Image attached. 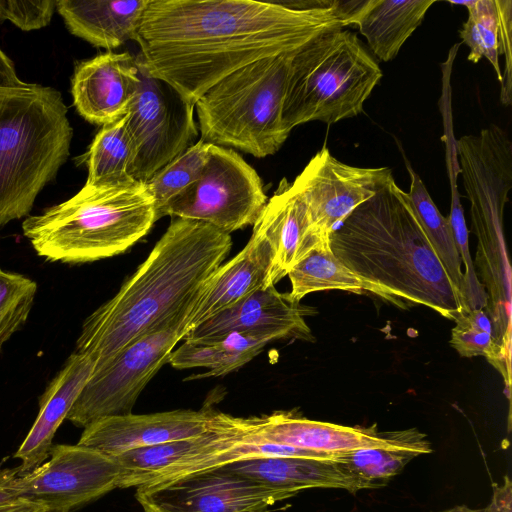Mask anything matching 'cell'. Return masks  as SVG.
<instances>
[{
  "label": "cell",
  "mask_w": 512,
  "mask_h": 512,
  "mask_svg": "<svg viewBox=\"0 0 512 512\" xmlns=\"http://www.w3.org/2000/svg\"><path fill=\"white\" fill-rule=\"evenodd\" d=\"M138 69L140 85L126 114V124L135 149L130 175L135 181L146 183L196 143L198 130L195 105L166 82L149 76L139 65Z\"/></svg>",
  "instance_id": "11"
},
{
  "label": "cell",
  "mask_w": 512,
  "mask_h": 512,
  "mask_svg": "<svg viewBox=\"0 0 512 512\" xmlns=\"http://www.w3.org/2000/svg\"><path fill=\"white\" fill-rule=\"evenodd\" d=\"M27 83L20 80L11 59L0 49V88L24 87Z\"/></svg>",
  "instance_id": "37"
},
{
  "label": "cell",
  "mask_w": 512,
  "mask_h": 512,
  "mask_svg": "<svg viewBox=\"0 0 512 512\" xmlns=\"http://www.w3.org/2000/svg\"><path fill=\"white\" fill-rule=\"evenodd\" d=\"M245 420L249 436L257 441L336 456L366 447H408L423 455L433 451L426 435L416 428L382 432L376 424L344 426L310 420L296 411H275Z\"/></svg>",
  "instance_id": "13"
},
{
  "label": "cell",
  "mask_w": 512,
  "mask_h": 512,
  "mask_svg": "<svg viewBox=\"0 0 512 512\" xmlns=\"http://www.w3.org/2000/svg\"><path fill=\"white\" fill-rule=\"evenodd\" d=\"M420 455H423L420 451L408 447H366L342 453L336 461L344 463L371 489H377Z\"/></svg>",
  "instance_id": "32"
},
{
  "label": "cell",
  "mask_w": 512,
  "mask_h": 512,
  "mask_svg": "<svg viewBox=\"0 0 512 512\" xmlns=\"http://www.w3.org/2000/svg\"><path fill=\"white\" fill-rule=\"evenodd\" d=\"M394 180L388 167L350 166L321 148L291 183L304 201L313 227L326 240L360 204Z\"/></svg>",
  "instance_id": "14"
},
{
  "label": "cell",
  "mask_w": 512,
  "mask_h": 512,
  "mask_svg": "<svg viewBox=\"0 0 512 512\" xmlns=\"http://www.w3.org/2000/svg\"><path fill=\"white\" fill-rule=\"evenodd\" d=\"M135 149L129 135L126 114L105 124L96 134L86 154L88 177L86 185H119L135 181L131 167Z\"/></svg>",
  "instance_id": "28"
},
{
  "label": "cell",
  "mask_w": 512,
  "mask_h": 512,
  "mask_svg": "<svg viewBox=\"0 0 512 512\" xmlns=\"http://www.w3.org/2000/svg\"><path fill=\"white\" fill-rule=\"evenodd\" d=\"M292 52L250 63L207 90L195 103L200 140L257 158L275 154L290 134L282 106Z\"/></svg>",
  "instance_id": "7"
},
{
  "label": "cell",
  "mask_w": 512,
  "mask_h": 512,
  "mask_svg": "<svg viewBox=\"0 0 512 512\" xmlns=\"http://www.w3.org/2000/svg\"><path fill=\"white\" fill-rule=\"evenodd\" d=\"M244 433V417L215 411L210 428L198 437L137 448L114 457L120 467L118 488L144 485L167 468L233 445Z\"/></svg>",
  "instance_id": "19"
},
{
  "label": "cell",
  "mask_w": 512,
  "mask_h": 512,
  "mask_svg": "<svg viewBox=\"0 0 512 512\" xmlns=\"http://www.w3.org/2000/svg\"><path fill=\"white\" fill-rule=\"evenodd\" d=\"M494 211H504V210H494ZM470 212H490V211H470Z\"/></svg>",
  "instance_id": "43"
},
{
  "label": "cell",
  "mask_w": 512,
  "mask_h": 512,
  "mask_svg": "<svg viewBox=\"0 0 512 512\" xmlns=\"http://www.w3.org/2000/svg\"><path fill=\"white\" fill-rule=\"evenodd\" d=\"M436 0H365L353 25L365 37L372 52L391 61L422 23Z\"/></svg>",
  "instance_id": "24"
},
{
  "label": "cell",
  "mask_w": 512,
  "mask_h": 512,
  "mask_svg": "<svg viewBox=\"0 0 512 512\" xmlns=\"http://www.w3.org/2000/svg\"><path fill=\"white\" fill-rule=\"evenodd\" d=\"M450 345L463 357L484 356L503 376L510 387L511 368L496 343L493 326L485 309L462 312L455 320Z\"/></svg>",
  "instance_id": "30"
},
{
  "label": "cell",
  "mask_w": 512,
  "mask_h": 512,
  "mask_svg": "<svg viewBox=\"0 0 512 512\" xmlns=\"http://www.w3.org/2000/svg\"><path fill=\"white\" fill-rule=\"evenodd\" d=\"M477 512H502V511L500 509V506H499L497 500L495 499L494 496H492L489 504L482 509H478Z\"/></svg>",
  "instance_id": "40"
},
{
  "label": "cell",
  "mask_w": 512,
  "mask_h": 512,
  "mask_svg": "<svg viewBox=\"0 0 512 512\" xmlns=\"http://www.w3.org/2000/svg\"><path fill=\"white\" fill-rule=\"evenodd\" d=\"M231 247L230 234L174 217L119 291L85 319L74 352L91 358L95 367L113 358L181 311Z\"/></svg>",
  "instance_id": "2"
},
{
  "label": "cell",
  "mask_w": 512,
  "mask_h": 512,
  "mask_svg": "<svg viewBox=\"0 0 512 512\" xmlns=\"http://www.w3.org/2000/svg\"><path fill=\"white\" fill-rule=\"evenodd\" d=\"M18 500L19 499H17L13 494L0 488V506L9 504V503H13Z\"/></svg>",
  "instance_id": "39"
},
{
  "label": "cell",
  "mask_w": 512,
  "mask_h": 512,
  "mask_svg": "<svg viewBox=\"0 0 512 512\" xmlns=\"http://www.w3.org/2000/svg\"><path fill=\"white\" fill-rule=\"evenodd\" d=\"M72 133L59 91L0 88V228L29 214L65 163Z\"/></svg>",
  "instance_id": "5"
},
{
  "label": "cell",
  "mask_w": 512,
  "mask_h": 512,
  "mask_svg": "<svg viewBox=\"0 0 512 512\" xmlns=\"http://www.w3.org/2000/svg\"><path fill=\"white\" fill-rule=\"evenodd\" d=\"M119 475L112 457L79 444H56L29 472L0 468V488L46 511L69 512L118 488Z\"/></svg>",
  "instance_id": "9"
},
{
  "label": "cell",
  "mask_w": 512,
  "mask_h": 512,
  "mask_svg": "<svg viewBox=\"0 0 512 512\" xmlns=\"http://www.w3.org/2000/svg\"><path fill=\"white\" fill-rule=\"evenodd\" d=\"M269 342L265 337L240 333L213 341H184L172 351L168 364L176 369L207 368L200 377L223 376L247 364Z\"/></svg>",
  "instance_id": "25"
},
{
  "label": "cell",
  "mask_w": 512,
  "mask_h": 512,
  "mask_svg": "<svg viewBox=\"0 0 512 512\" xmlns=\"http://www.w3.org/2000/svg\"><path fill=\"white\" fill-rule=\"evenodd\" d=\"M498 25L500 55L505 56V67L502 72L500 99L503 105L511 104L512 93V1L495 0Z\"/></svg>",
  "instance_id": "36"
},
{
  "label": "cell",
  "mask_w": 512,
  "mask_h": 512,
  "mask_svg": "<svg viewBox=\"0 0 512 512\" xmlns=\"http://www.w3.org/2000/svg\"><path fill=\"white\" fill-rule=\"evenodd\" d=\"M214 412L203 407L108 416L86 426L77 444L114 458L129 450L198 437L210 428Z\"/></svg>",
  "instance_id": "16"
},
{
  "label": "cell",
  "mask_w": 512,
  "mask_h": 512,
  "mask_svg": "<svg viewBox=\"0 0 512 512\" xmlns=\"http://www.w3.org/2000/svg\"><path fill=\"white\" fill-rule=\"evenodd\" d=\"M449 178L451 184V209L447 217L452 229L455 244L461 262L464 263L465 272L463 273V307L464 312L473 309H485L487 295L481 282L479 281L474 268V262L469 252L468 229L464 217L463 208L460 202V195L457 188L456 169L449 165Z\"/></svg>",
  "instance_id": "34"
},
{
  "label": "cell",
  "mask_w": 512,
  "mask_h": 512,
  "mask_svg": "<svg viewBox=\"0 0 512 512\" xmlns=\"http://www.w3.org/2000/svg\"><path fill=\"white\" fill-rule=\"evenodd\" d=\"M188 304L156 329L95 367L67 420L85 428L92 422L132 413L137 398L187 333Z\"/></svg>",
  "instance_id": "8"
},
{
  "label": "cell",
  "mask_w": 512,
  "mask_h": 512,
  "mask_svg": "<svg viewBox=\"0 0 512 512\" xmlns=\"http://www.w3.org/2000/svg\"><path fill=\"white\" fill-rule=\"evenodd\" d=\"M253 231L265 238L272 252L268 286L287 276L318 244L329 241L316 232L304 201L286 179L268 199Z\"/></svg>",
  "instance_id": "20"
},
{
  "label": "cell",
  "mask_w": 512,
  "mask_h": 512,
  "mask_svg": "<svg viewBox=\"0 0 512 512\" xmlns=\"http://www.w3.org/2000/svg\"><path fill=\"white\" fill-rule=\"evenodd\" d=\"M94 367L91 358L74 352L51 380L40 397L36 420L14 454V458L20 461L15 468L18 472H29L49 457L54 435L67 418Z\"/></svg>",
  "instance_id": "21"
},
{
  "label": "cell",
  "mask_w": 512,
  "mask_h": 512,
  "mask_svg": "<svg viewBox=\"0 0 512 512\" xmlns=\"http://www.w3.org/2000/svg\"><path fill=\"white\" fill-rule=\"evenodd\" d=\"M287 276L291 282L288 294L295 302H300L307 294L332 289L356 294L370 292L384 299L378 288L364 281L334 255L329 241L309 251L291 268Z\"/></svg>",
  "instance_id": "26"
},
{
  "label": "cell",
  "mask_w": 512,
  "mask_h": 512,
  "mask_svg": "<svg viewBox=\"0 0 512 512\" xmlns=\"http://www.w3.org/2000/svg\"><path fill=\"white\" fill-rule=\"evenodd\" d=\"M45 512H50V511H45Z\"/></svg>",
  "instance_id": "44"
},
{
  "label": "cell",
  "mask_w": 512,
  "mask_h": 512,
  "mask_svg": "<svg viewBox=\"0 0 512 512\" xmlns=\"http://www.w3.org/2000/svg\"><path fill=\"white\" fill-rule=\"evenodd\" d=\"M312 307L293 301L288 293H280L275 285L261 288L234 306L191 329L184 341H213L230 333L268 338L311 341L312 333L305 316Z\"/></svg>",
  "instance_id": "15"
},
{
  "label": "cell",
  "mask_w": 512,
  "mask_h": 512,
  "mask_svg": "<svg viewBox=\"0 0 512 512\" xmlns=\"http://www.w3.org/2000/svg\"><path fill=\"white\" fill-rule=\"evenodd\" d=\"M144 512H268L293 497L222 467L137 487Z\"/></svg>",
  "instance_id": "12"
},
{
  "label": "cell",
  "mask_w": 512,
  "mask_h": 512,
  "mask_svg": "<svg viewBox=\"0 0 512 512\" xmlns=\"http://www.w3.org/2000/svg\"><path fill=\"white\" fill-rule=\"evenodd\" d=\"M157 221L145 183L84 187L22 223L36 253L51 262H93L127 251Z\"/></svg>",
  "instance_id": "4"
},
{
  "label": "cell",
  "mask_w": 512,
  "mask_h": 512,
  "mask_svg": "<svg viewBox=\"0 0 512 512\" xmlns=\"http://www.w3.org/2000/svg\"><path fill=\"white\" fill-rule=\"evenodd\" d=\"M405 164L410 176V189L409 192H406L407 197L435 254L455 287L463 307L462 262L449 220L440 213L423 181L406 158Z\"/></svg>",
  "instance_id": "27"
},
{
  "label": "cell",
  "mask_w": 512,
  "mask_h": 512,
  "mask_svg": "<svg viewBox=\"0 0 512 512\" xmlns=\"http://www.w3.org/2000/svg\"><path fill=\"white\" fill-rule=\"evenodd\" d=\"M46 510L36 504L18 500L13 503L0 506V512H45Z\"/></svg>",
  "instance_id": "38"
},
{
  "label": "cell",
  "mask_w": 512,
  "mask_h": 512,
  "mask_svg": "<svg viewBox=\"0 0 512 512\" xmlns=\"http://www.w3.org/2000/svg\"><path fill=\"white\" fill-rule=\"evenodd\" d=\"M334 255L384 299L421 304L455 320L459 295L432 248L406 192L392 180L330 234Z\"/></svg>",
  "instance_id": "3"
},
{
  "label": "cell",
  "mask_w": 512,
  "mask_h": 512,
  "mask_svg": "<svg viewBox=\"0 0 512 512\" xmlns=\"http://www.w3.org/2000/svg\"><path fill=\"white\" fill-rule=\"evenodd\" d=\"M36 291L32 279L0 268V349L27 321Z\"/></svg>",
  "instance_id": "33"
},
{
  "label": "cell",
  "mask_w": 512,
  "mask_h": 512,
  "mask_svg": "<svg viewBox=\"0 0 512 512\" xmlns=\"http://www.w3.org/2000/svg\"><path fill=\"white\" fill-rule=\"evenodd\" d=\"M382 70L357 35L344 29L323 33L291 55L282 106V123L328 125L363 112Z\"/></svg>",
  "instance_id": "6"
},
{
  "label": "cell",
  "mask_w": 512,
  "mask_h": 512,
  "mask_svg": "<svg viewBox=\"0 0 512 512\" xmlns=\"http://www.w3.org/2000/svg\"><path fill=\"white\" fill-rule=\"evenodd\" d=\"M478 509H472L467 505H457L452 508L440 511V512H477Z\"/></svg>",
  "instance_id": "41"
},
{
  "label": "cell",
  "mask_w": 512,
  "mask_h": 512,
  "mask_svg": "<svg viewBox=\"0 0 512 512\" xmlns=\"http://www.w3.org/2000/svg\"><path fill=\"white\" fill-rule=\"evenodd\" d=\"M465 6L468 19L463 23L459 35L469 47L468 60L477 63L485 57L493 66L497 80L502 82L499 64V25L495 0L449 1Z\"/></svg>",
  "instance_id": "31"
},
{
  "label": "cell",
  "mask_w": 512,
  "mask_h": 512,
  "mask_svg": "<svg viewBox=\"0 0 512 512\" xmlns=\"http://www.w3.org/2000/svg\"><path fill=\"white\" fill-rule=\"evenodd\" d=\"M271 265L269 244L253 231L245 247L221 264L190 300L185 317L187 332L267 287Z\"/></svg>",
  "instance_id": "18"
},
{
  "label": "cell",
  "mask_w": 512,
  "mask_h": 512,
  "mask_svg": "<svg viewBox=\"0 0 512 512\" xmlns=\"http://www.w3.org/2000/svg\"><path fill=\"white\" fill-rule=\"evenodd\" d=\"M267 201L255 169L233 149L212 144L200 177L169 204L165 216L203 222L230 234L253 226Z\"/></svg>",
  "instance_id": "10"
},
{
  "label": "cell",
  "mask_w": 512,
  "mask_h": 512,
  "mask_svg": "<svg viewBox=\"0 0 512 512\" xmlns=\"http://www.w3.org/2000/svg\"><path fill=\"white\" fill-rule=\"evenodd\" d=\"M212 144L198 140L174 158L145 184L153 198L156 218L165 216L169 204L200 177Z\"/></svg>",
  "instance_id": "29"
},
{
  "label": "cell",
  "mask_w": 512,
  "mask_h": 512,
  "mask_svg": "<svg viewBox=\"0 0 512 512\" xmlns=\"http://www.w3.org/2000/svg\"><path fill=\"white\" fill-rule=\"evenodd\" d=\"M348 26L341 1L150 0L134 41L137 64L190 104L255 61L292 52Z\"/></svg>",
  "instance_id": "1"
},
{
  "label": "cell",
  "mask_w": 512,
  "mask_h": 512,
  "mask_svg": "<svg viewBox=\"0 0 512 512\" xmlns=\"http://www.w3.org/2000/svg\"><path fill=\"white\" fill-rule=\"evenodd\" d=\"M150 0H58L69 31L94 46L114 49L134 40Z\"/></svg>",
  "instance_id": "23"
},
{
  "label": "cell",
  "mask_w": 512,
  "mask_h": 512,
  "mask_svg": "<svg viewBox=\"0 0 512 512\" xmlns=\"http://www.w3.org/2000/svg\"><path fill=\"white\" fill-rule=\"evenodd\" d=\"M140 85L136 58L128 52H106L77 64L72 95L79 114L105 125L127 114Z\"/></svg>",
  "instance_id": "17"
},
{
  "label": "cell",
  "mask_w": 512,
  "mask_h": 512,
  "mask_svg": "<svg viewBox=\"0 0 512 512\" xmlns=\"http://www.w3.org/2000/svg\"><path fill=\"white\" fill-rule=\"evenodd\" d=\"M222 468L290 493L313 488L343 489L352 494L371 489L344 463L296 456L257 457Z\"/></svg>",
  "instance_id": "22"
},
{
  "label": "cell",
  "mask_w": 512,
  "mask_h": 512,
  "mask_svg": "<svg viewBox=\"0 0 512 512\" xmlns=\"http://www.w3.org/2000/svg\"><path fill=\"white\" fill-rule=\"evenodd\" d=\"M5 20L3 13H2V7H1V1H0V23Z\"/></svg>",
  "instance_id": "42"
},
{
  "label": "cell",
  "mask_w": 512,
  "mask_h": 512,
  "mask_svg": "<svg viewBox=\"0 0 512 512\" xmlns=\"http://www.w3.org/2000/svg\"><path fill=\"white\" fill-rule=\"evenodd\" d=\"M57 3V0H1L5 20L11 21L25 31L48 25L57 8Z\"/></svg>",
  "instance_id": "35"
}]
</instances>
